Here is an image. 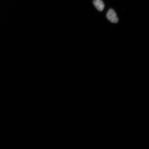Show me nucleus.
<instances>
[{
    "label": "nucleus",
    "instance_id": "nucleus-1",
    "mask_svg": "<svg viewBox=\"0 0 149 149\" xmlns=\"http://www.w3.org/2000/svg\"><path fill=\"white\" fill-rule=\"evenodd\" d=\"M108 19L111 23H117L119 21V19L116 12L113 9H110L108 11L107 15Z\"/></svg>",
    "mask_w": 149,
    "mask_h": 149
},
{
    "label": "nucleus",
    "instance_id": "nucleus-2",
    "mask_svg": "<svg viewBox=\"0 0 149 149\" xmlns=\"http://www.w3.org/2000/svg\"><path fill=\"white\" fill-rule=\"evenodd\" d=\"M93 4L98 11L101 12L104 10L105 5L102 0H94Z\"/></svg>",
    "mask_w": 149,
    "mask_h": 149
}]
</instances>
